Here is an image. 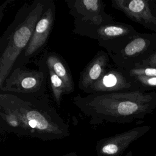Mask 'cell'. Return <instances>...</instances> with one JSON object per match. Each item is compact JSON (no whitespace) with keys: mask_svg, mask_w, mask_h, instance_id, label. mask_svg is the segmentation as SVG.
I'll use <instances>...</instances> for the list:
<instances>
[{"mask_svg":"<svg viewBox=\"0 0 156 156\" xmlns=\"http://www.w3.org/2000/svg\"><path fill=\"white\" fill-rule=\"evenodd\" d=\"M130 76H144L148 77H156V67H140L128 71Z\"/></svg>","mask_w":156,"mask_h":156,"instance_id":"cell-16","label":"cell"},{"mask_svg":"<svg viewBox=\"0 0 156 156\" xmlns=\"http://www.w3.org/2000/svg\"><path fill=\"white\" fill-rule=\"evenodd\" d=\"M124 156H132V152L131 151H129Z\"/></svg>","mask_w":156,"mask_h":156,"instance_id":"cell-20","label":"cell"},{"mask_svg":"<svg viewBox=\"0 0 156 156\" xmlns=\"http://www.w3.org/2000/svg\"><path fill=\"white\" fill-rule=\"evenodd\" d=\"M154 156H156V152H155V154H154Z\"/></svg>","mask_w":156,"mask_h":156,"instance_id":"cell-21","label":"cell"},{"mask_svg":"<svg viewBox=\"0 0 156 156\" xmlns=\"http://www.w3.org/2000/svg\"><path fill=\"white\" fill-rule=\"evenodd\" d=\"M133 77L140 90L144 91H155L156 90V77L144 76H132Z\"/></svg>","mask_w":156,"mask_h":156,"instance_id":"cell-15","label":"cell"},{"mask_svg":"<svg viewBox=\"0 0 156 156\" xmlns=\"http://www.w3.org/2000/svg\"><path fill=\"white\" fill-rule=\"evenodd\" d=\"M0 109L16 116L20 136L51 141L70 135L69 124L52 107L47 94L34 96L0 91Z\"/></svg>","mask_w":156,"mask_h":156,"instance_id":"cell-2","label":"cell"},{"mask_svg":"<svg viewBox=\"0 0 156 156\" xmlns=\"http://www.w3.org/2000/svg\"><path fill=\"white\" fill-rule=\"evenodd\" d=\"M138 33L130 24L113 21L98 29L96 40L110 56L119 52Z\"/></svg>","mask_w":156,"mask_h":156,"instance_id":"cell-8","label":"cell"},{"mask_svg":"<svg viewBox=\"0 0 156 156\" xmlns=\"http://www.w3.org/2000/svg\"><path fill=\"white\" fill-rule=\"evenodd\" d=\"M62 156H78V155H77V154L76 153V152L73 151V152L67 153L66 154H64V155H63Z\"/></svg>","mask_w":156,"mask_h":156,"instance_id":"cell-19","label":"cell"},{"mask_svg":"<svg viewBox=\"0 0 156 156\" xmlns=\"http://www.w3.org/2000/svg\"><path fill=\"white\" fill-rule=\"evenodd\" d=\"M156 51V33L139 32L119 52L110 55L115 65L126 71L136 68Z\"/></svg>","mask_w":156,"mask_h":156,"instance_id":"cell-6","label":"cell"},{"mask_svg":"<svg viewBox=\"0 0 156 156\" xmlns=\"http://www.w3.org/2000/svg\"><path fill=\"white\" fill-rule=\"evenodd\" d=\"M48 78V73L43 67L39 66L38 69H30L25 66L15 67L0 91L42 96L46 94Z\"/></svg>","mask_w":156,"mask_h":156,"instance_id":"cell-5","label":"cell"},{"mask_svg":"<svg viewBox=\"0 0 156 156\" xmlns=\"http://www.w3.org/2000/svg\"><path fill=\"white\" fill-rule=\"evenodd\" d=\"M69 14L73 17V32L97 39L98 29L114 21L113 16L105 12V4L101 0H65Z\"/></svg>","mask_w":156,"mask_h":156,"instance_id":"cell-4","label":"cell"},{"mask_svg":"<svg viewBox=\"0 0 156 156\" xmlns=\"http://www.w3.org/2000/svg\"><path fill=\"white\" fill-rule=\"evenodd\" d=\"M48 0L25 2L0 38V88L27 48Z\"/></svg>","mask_w":156,"mask_h":156,"instance_id":"cell-3","label":"cell"},{"mask_svg":"<svg viewBox=\"0 0 156 156\" xmlns=\"http://www.w3.org/2000/svg\"><path fill=\"white\" fill-rule=\"evenodd\" d=\"M39 66H38V67ZM41 67L44 68L48 73V78L49 80L52 98L56 104L59 107L60 106L62 96L64 94H69L67 88L63 80L52 70L46 68L44 66Z\"/></svg>","mask_w":156,"mask_h":156,"instance_id":"cell-14","label":"cell"},{"mask_svg":"<svg viewBox=\"0 0 156 156\" xmlns=\"http://www.w3.org/2000/svg\"><path fill=\"white\" fill-rule=\"evenodd\" d=\"M110 56L103 51H98L80 72L78 87L83 92L103 76L110 65Z\"/></svg>","mask_w":156,"mask_h":156,"instance_id":"cell-12","label":"cell"},{"mask_svg":"<svg viewBox=\"0 0 156 156\" xmlns=\"http://www.w3.org/2000/svg\"><path fill=\"white\" fill-rule=\"evenodd\" d=\"M55 18V2L54 0H48L45 9L35 26L27 48L19 57L13 68L25 66L31 58L43 50L49 40Z\"/></svg>","mask_w":156,"mask_h":156,"instance_id":"cell-7","label":"cell"},{"mask_svg":"<svg viewBox=\"0 0 156 156\" xmlns=\"http://www.w3.org/2000/svg\"><path fill=\"white\" fill-rule=\"evenodd\" d=\"M145 66L156 67V51L150 57L142 62L136 68Z\"/></svg>","mask_w":156,"mask_h":156,"instance_id":"cell-17","label":"cell"},{"mask_svg":"<svg viewBox=\"0 0 156 156\" xmlns=\"http://www.w3.org/2000/svg\"><path fill=\"white\" fill-rule=\"evenodd\" d=\"M151 127H135L113 136L102 138L96 144L98 156H120L130 144L148 132Z\"/></svg>","mask_w":156,"mask_h":156,"instance_id":"cell-11","label":"cell"},{"mask_svg":"<svg viewBox=\"0 0 156 156\" xmlns=\"http://www.w3.org/2000/svg\"><path fill=\"white\" fill-rule=\"evenodd\" d=\"M140 90L139 86L127 71L109 65L103 76L85 91L89 94H108Z\"/></svg>","mask_w":156,"mask_h":156,"instance_id":"cell-9","label":"cell"},{"mask_svg":"<svg viewBox=\"0 0 156 156\" xmlns=\"http://www.w3.org/2000/svg\"><path fill=\"white\" fill-rule=\"evenodd\" d=\"M112 7L132 21L156 33V0H111Z\"/></svg>","mask_w":156,"mask_h":156,"instance_id":"cell-10","label":"cell"},{"mask_svg":"<svg viewBox=\"0 0 156 156\" xmlns=\"http://www.w3.org/2000/svg\"><path fill=\"white\" fill-rule=\"evenodd\" d=\"M72 101L92 125L126 124L141 120L154 112L156 92L138 90L84 97L79 94Z\"/></svg>","mask_w":156,"mask_h":156,"instance_id":"cell-1","label":"cell"},{"mask_svg":"<svg viewBox=\"0 0 156 156\" xmlns=\"http://www.w3.org/2000/svg\"><path fill=\"white\" fill-rule=\"evenodd\" d=\"M15 0H6L5 2H4L0 6V23L1 22L3 16H4V12L3 10L7 7V6L8 5H9L10 4H11L12 2H13V1H15Z\"/></svg>","mask_w":156,"mask_h":156,"instance_id":"cell-18","label":"cell"},{"mask_svg":"<svg viewBox=\"0 0 156 156\" xmlns=\"http://www.w3.org/2000/svg\"><path fill=\"white\" fill-rule=\"evenodd\" d=\"M38 66H44L52 70L64 82L68 94L74 91V82L70 68L65 59L54 51H45L41 57L35 62Z\"/></svg>","mask_w":156,"mask_h":156,"instance_id":"cell-13","label":"cell"}]
</instances>
